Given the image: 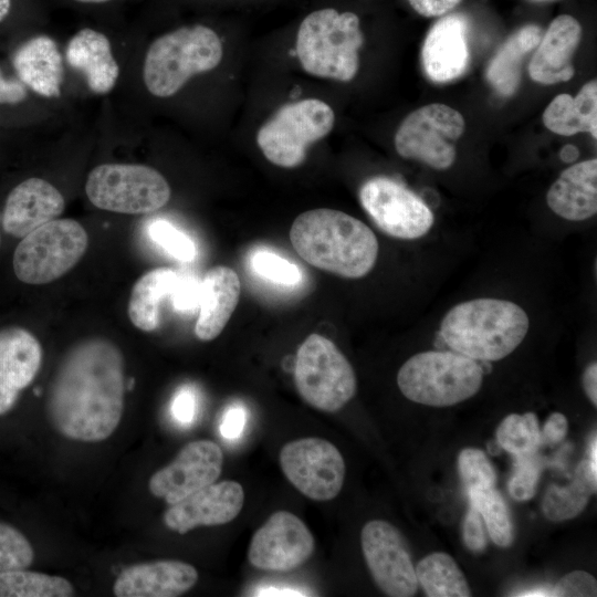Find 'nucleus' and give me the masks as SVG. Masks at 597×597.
<instances>
[{
  "label": "nucleus",
  "mask_w": 597,
  "mask_h": 597,
  "mask_svg": "<svg viewBox=\"0 0 597 597\" xmlns=\"http://www.w3.org/2000/svg\"><path fill=\"white\" fill-rule=\"evenodd\" d=\"M470 503L480 512L491 540L501 547H509L514 540V528L509 507L494 488L468 491Z\"/></svg>",
  "instance_id": "obj_33"
},
{
  "label": "nucleus",
  "mask_w": 597,
  "mask_h": 597,
  "mask_svg": "<svg viewBox=\"0 0 597 597\" xmlns=\"http://www.w3.org/2000/svg\"><path fill=\"white\" fill-rule=\"evenodd\" d=\"M64 208V197L51 182L24 179L9 191L0 212L4 237L17 241L56 219Z\"/></svg>",
  "instance_id": "obj_19"
},
{
  "label": "nucleus",
  "mask_w": 597,
  "mask_h": 597,
  "mask_svg": "<svg viewBox=\"0 0 597 597\" xmlns=\"http://www.w3.org/2000/svg\"><path fill=\"white\" fill-rule=\"evenodd\" d=\"M12 64L19 80L44 97L61 95L64 67L56 42L38 35L23 42L14 52Z\"/></svg>",
  "instance_id": "obj_25"
},
{
  "label": "nucleus",
  "mask_w": 597,
  "mask_h": 597,
  "mask_svg": "<svg viewBox=\"0 0 597 597\" xmlns=\"http://www.w3.org/2000/svg\"><path fill=\"white\" fill-rule=\"evenodd\" d=\"M290 240L305 262L347 279L368 274L379 251L377 238L367 224L328 208L297 216L290 229Z\"/></svg>",
  "instance_id": "obj_2"
},
{
  "label": "nucleus",
  "mask_w": 597,
  "mask_h": 597,
  "mask_svg": "<svg viewBox=\"0 0 597 597\" xmlns=\"http://www.w3.org/2000/svg\"><path fill=\"white\" fill-rule=\"evenodd\" d=\"M543 123L551 132L570 136L589 133L597 136V82L586 83L576 97L569 94L557 95L545 108Z\"/></svg>",
  "instance_id": "obj_27"
},
{
  "label": "nucleus",
  "mask_w": 597,
  "mask_h": 597,
  "mask_svg": "<svg viewBox=\"0 0 597 597\" xmlns=\"http://www.w3.org/2000/svg\"><path fill=\"white\" fill-rule=\"evenodd\" d=\"M585 394L594 406H597V364H589L583 374Z\"/></svg>",
  "instance_id": "obj_48"
},
{
  "label": "nucleus",
  "mask_w": 597,
  "mask_h": 597,
  "mask_svg": "<svg viewBox=\"0 0 597 597\" xmlns=\"http://www.w3.org/2000/svg\"><path fill=\"white\" fill-rule=\"evenodd\" d=\"M222 55V42L212 29L201 24L181 27L149 45L144 61V83L154 96H172L193 75L216 69Z\"/></svg>",
  "instance_id": "obj_4"
},
{
  "label": "nucleus",
  "mask_w": 597,
  "mask_h": 597,
  "mask_svg": "<svg viewBox=\"0 0 597 597\" xmlns=\"http://www.w3.org/2000/svg\"><path fill=\"white\" fill-rule=\"evenodd\" d=\"M124 396L121 349L106 338H87L61 360L48 392V418L67 439L103 441L119 425Z\"/></svg>",
  "instance_id": "obj_1"
},
{
  "label": "nucleus",
  "mask_w": 597,
  "mask_h": 597,
  "mask_svg": "<svg viewBox=\"0 0 597 597\" xmlns=\"http://www.w3.org/2000/svg\"><path fill=\"white\" fill-rule=\"evenodd\" d=\"M74 1L81 2V3H103L111 0H74Z\"/></svg>",
  "instance_id": "obj_54"
},
{
  "label": "nucleus",
  "mask_w": 597,
  "mask_h": 597,
  "mask_svg": "<svg viewBox=\"0 0 597 597\" xmlns=\"http://www.w3.org/2000/svg\"><path fill=\"white\" fill-rule=\"evenodd\" d=\"M582 32L579 22L572 15L555 18L532 56L528 65L531 78L545 85L570 80L575 72L573 56Z\"/></svg>",
  "instance_id": "obj_22"
},
{
  "label": "nucleus",
  "mask_w": 597,
  "mask_h": 597,
  "mask_svg": "<svg viewBox=\"0 0 597 597\" xmlns=\"http://www.w3.org/2000/svg\"><path fill=\"white\" fill-rule=\"evenodd\" d=\"M530 328L525 310L515 302L480 297L450 308L440 324L444 343L475 360L495 362L513 353Z\"/></svg>",
  "instance_id": "obj_3"
},
{
  "label": "nucleus",
  "mask_w": 597,
  "mask_h": 597,
  "mask_svg": "<svg viewBox=\"0 0 597 597\" xmlns=\"http://www.w3.org/2000/svg\"><path fill=\"white\" fill-rule=\"evenodd\" d=\"M359 201L376 226L392 238L419 239L434 222L432 211L421 198L388 177L365 181L359 189Z\"/></svg>",
  "instance_id": "obj_12"
},
{
  "label": "nucleus",
  "mask_w": 597,
  "mask_h": 597,
  "mask_svg": "<svg viewBox=\"0 0 597 597\" xmlns=\"http://www.w3.org/2000/svg\"><path fill=\"white\" fill-rule=\"evenodd\" d=\"M74 587L64 577L28 570L0 573V597H71Z\"/></svg>",
  "instance_id": "obj_32"
},
{
  "label": "nucleus",
  "mask_w": 597,
  "mask_h": 597,
  "mask_svg": "<svg viewBox=\"0 0 597 597\" xmlns=\"http://www.w3.org/2000/svg\"><path fill=\"white\" fill-rule=\"evenodd\" d=\"M549 209L568 221H584L597 212V159L566 168L546 195Z\"/></svg>",
  "instance_id": "obj_24"
},
{
  "label": "nucleus",
  "mask_w": 597,
  "mask_h": 597,
  "mask_svg": "<svg viewBox=\"0 0 597 597\" xmlns=\"http://www.w3.org/2000/svg\"><path fill=\"white\" fill-rule=\"evenodd\" d=\"M534 1H549V0H534Z\"/></svg>",
  "instance_id": "obj_56"
},
{
  "label": "nucleus",
  "mask_w": 597,
  "mask_h": 597,
  "mask_svg": "<svg viewBox=\"0 0 597 597\" xmlns=\"http://www.w3.org/2000/svg\"><path fill=\"white\" fill-rule=\"evenodd\" d=\"M294 381L300 396L312 407L335 412L354 396L355 371L337 346L320 334H311L297 349Z\"/></svg>",
  "instance_id": "obj_9"
},
{
  "label": "nucleus",
  "mask_w": 597,
  "mask_h": 597,
  "mask_svg": "<svg viewBox=\"0 0 597 597\" xmlns=\"http://www.w3.org/2000/svg\"><path fill=\"white\" fill-rule=\"evenodd\" d=\"M28 96L27 86L15 78L6 77L0 69V105L19 104Z\"/></svg>",
  "instance_id": "obj_46"
},
{
  "label": "nucleus",
  "mask_w": 597,
  "mask_h": 597,
  "mask_svg": "<svg viewBox=\"0 0 597 597\" xmlns=\"http://www.w3.org/2000/svg\"><path fill=\"white\" fill-rule=\"evenodd\" d=\"M241 283L237 272L224 265L208 270L200 282L199 316L195 333L201 341L214 339L223 331L239 302Z\"/></svg>",
  "instance_id": "obj_23"
},
{
  "label": "nucleus",
  "mask_w": 597,
  "mask_h": 597,
  "mask_svg": "<svg viewBox=\"0 0 597 597\" xmlns=\"http://www.w3.org/2000/svg\"><path fill=\"white\" fill-rule=\"evenodd\" d=\"M578 149L574 145H566L562 148L559 156L561 159L565 163H573L578 157Z\"/></svg>",
  "instance_id": "obj_50"
},
{
  "label": "nucleus",
  "mask_w": 597,
  "mask_h": 597,
  "mask_svg": "<svg viewBox=\"0 0 597 597\" xmlns=\"http://www.w3.org/2000/svg\"><path fill=\"white\" fill-rule=\"evenodd\" d=\"M596 486L597 475L593 474L588 459H584L567 485L552 484L547 488L542 503L544 515L553 522L576 517L588 504Z\"/></svg>",
  "instance_id": "obj_30"
},
{
  "label": "nucleus",
  "mask_w": 597,
  "mask_h": 597,
  "mask_svg": "<svg viewBox=\"0 0 597 597\" xmlns=\"http://www.w3.org/2000/svg\"><path fill=\"white\" fill-rule=\"evenodd\" d=\"M11 8V0H0V22L6 19Z\"/></svg>",
  "instance_id": "obj_53"
},
{
  "label": "nucleus",
  "mask_w": 597,
  "mask_h": 597,
  "mask_svg": "<svg viewBox=\"0 0 597 597\" xmlns=\"http://www.w3.org/2000/svg\"><path fill=\"white\" fill-rule=\"evenodd\" d=\"M43 358L38 337L21 324L0 326V416L11 411L33 383Z\"/></svg>",
  "instance_id": "obj_17"
},
{
  "label": "nucleus",
  "mask_w": 597,
  "mask_h": 597,
  "mask_svg": "<svg viewBox=\"0 0 597 597\" xmlns=\"http://www.w3.org/2000/svg\"><path fill=\"white\" fill-rule=\"evenodd\" d=\"M33 558V547L24 534L0 522V573L28 568Z\"/></svg>",
  "instance_id": "obj_36"
},
{
  "label": "nucleus",
  "mask_w": 597,
  "mask_h": 597,
  "mask_svg": "<svg viewBox=\"0 0 597 597\" xmlns=\"http://www.w3.org/2000/svg\"><path fill=\"white\" fill-rule=\"evenodd\" d=\"M458 470L467 492L472 489L495 485L496 473L494 467L480 449H463L458 457Z\"/></svg>",
  "instance_id": "obj_37"
},
{
  "label": "nucleus",
  "mask_w": 597,
  "mask_h": 597,
  "mask_svg": "<svg viewBox=\"0 0 597 597\" xmlns=\"http://www.w3.org/2000/svg\"><path fill=\"white\" fill-rule=\"evenodd\" d=\"M85 192L97 208L140 214L163 208L170 199L168 181L156 169L137 164H103L87 176Z\"/></svg>",
  "instance_id": "obj_10"
},
{
  "label": "nucleus",
  "mask_w": 597,
  "mask_h": 597,
  "mask_svg": "<svg viewBox=\"0 0 597 597\" xmlns=\"http://www.w3.org/2000/svg\"><path fill=\"white\" fill-rule=\"evenodd\" d=\"M519 596H528V597H535V596H554L553 594V590H548V589H543V588H537V589H532V590H527V591H523L521 594H519Z\"/></svg>",
  "instance_id": "obj_52"
},
{
  "label": "nucleus",
  "mask_w": 597,
  "mask_h": 597,
  "mask_svg": "<svg viewBox=\"0 0 597 597\" xmlns=\"http://www.w3.org/2000/svg\"><path fill=\"white\" fill-rule=\"evenodd\" d=\"M249 266L258 277L276 286L294 287L303 280L298 265L266 248L250 253Z\"/></svg>",
  "instance_id": "obj_35"
},
{
  "label": "nucleus",
  "mask_w": 597,
  "mask_h": 597,
  "mask_svg": "<svg viewBox=\"0 0 597 597\" xmlns=\"http://www.w3.org/2000/svg\"><path fill=\"white\" fill-rule=\"evenodd\" d=\"M463 541L467 547L474 553L483 552L486 547L482 516L472 503H470L463 520Z\"/></svg>",
  "instance_id": "obj_41"
},
{
  "label": "nucleus",
  "mask_w": 597,
  "mask_h": 597,
  "mask_svg": "<svg viewBox=\"0 0 597 597\" xmlns=\"http://www.w3.org/2000/svg\"><path fill=\"white\" fill-rule=\"evenodd\" d=\"M514 458V471L509 481V492L517 501H527L536 493L543 461L537 453Z\"/></svg>",
  "instance_id": "obj_39"
},
{
  "label": "nucleus",
  "mask_w": 597,
  "mask_h": 597,
  "mask_svg": "<svg viewBox=\"0 0 597 597\" xmlns=\"http://www.w3.org/2000/svg\"><path fill=\"white\" fill-rule=\"evenodd\" d=\"M543 35L541 27L527 24L514 32L490 61L486 78L502 96L513 95L521 82V63Z\"/></svg>",
  "instance_id": "obj_28"
},
{
  "label": "nucleus",
  "mask_w": 597,
  "mask_h": 597,
  "mask_svg": "<svg viewBox=\"0 0 597 597\" xmlns=\"http://www.w3.org/2000/svg\"><path fill=\"white\" fill-rule=\"evenodd\" d=\"M552 590L558 597H593L597 595V582L587 572L574 570L563 576Z\"/></svg>",
  "instance_id": "obj_40"
},
{
  "label": "nucleus",
  "mask_w": 597,
  "mask_h": 597,
  "mask_svg": "<svg viewBox=\"0 0 597 597\" xmlns=\"http://www.w3.org/2000/svg\"><path fill=\"white\" fill-rule=\"evenodd\" d=\"M66 61L84 74L95 94L111 92L117 82L119 66L108 38L100 31L91 28L77 31L67 43Z\"/></svg>",
  "instance_id": "obj_26"
},
{
  "label": "nucleus",
  "mask_w": 597,
  "mask_h": 597,
  "mask_svg": "<svg viewBox=\"0 0 597 597\" xmlns=\"http://www.w3.org/2000/svg\"><path fill=\"white\" fill-rule=\"evenodd\" d=\"M421 61L433 82L446 83L461 76L470 63L467 20L459 14L438 20L426 36Z\"/></svg>",
  "instance_id": "obj_20"
},
{
  "label": "nucleus",
  "mask_w": 597,
  "mask_h": 597,
  "mask_svg": "<svg viewBox=\"0 0 597 597\" xmlns=\"http://www.w3.org/2000/svg\"><path fill=\"white\" fill-rule=\"evenodd\" d=\"M464 127V118L457 109L432 103L413 111L402 121L395 135V148L402 158L444 170L455 160V143Z\"/></svg>",
  "instance_id": "obj_11"
},
{
  "label": "nucleus",
  "mask_w": 597,
  "mask_h": 597,
  "mask_svg": "<svg viewBox=\"0 0 597 597\" xmlns=\"http://www.w3.org/2000/svg\"><path fill=\"white\" fill-rule=\"evenodd\" d=\"M314 548V537L304 522L291 512L279 511L254 533L248 559L262 570L290 572L307 562Z\"/></svg>",
  "instance_id": "obj_15"
},
{
  "label": "nucleus",
  "mask_w": 597,
  "mask_h": 597,
  "mask_svg": "<svg viewBox=\"0 0 597 597\" xmlns=\"http://www.w3.org/2000/svg\"><path fill=\"white\" fill-rule=\"evenodd\" d=\"M4 238H6V237H4L2 227H1V216H0V250H1L2 241H3Z\"/></svg>",
  "instance_id": "obj_55"
},
{
  "label": "nucleus",
  "mask_w": 597,
  "mask_h": 597,
  "mask_svg": "<svg viewBox=\"0 0 597 597\" xmlns=\"http://www.w3.org/2000/svg\"><path fill=\"white\" fill-rule=\"evenodd\" d=\"M568 430L567 418L561 412H553L546 420L541 432L542 443L549 446L562 442Z\"/></svg>",
  "instance_id": "obj_45"
},
{
  "label": "nucleus",
  "mask_w": 597,
  "mask_h": 597,
  "mask_svg": "<svg viewBox=\"0 0 597 597\" xmlns=\"http://www.w3.org/2000/svg\"><path fill=\"white\" fill-rule=\"evenodd\" d=\"M88 237L73 219H53L17 240L10 264L24 285H42L61 277L84 255Z\"/></svg>",
  "instance_id": "obj_7"
},
{
  "label": "nucleus",
  "mask_w": 597,
  "mask_h": 597,
  "mask_svg": "<svg viewBox=\"0 0 597 597\" xmlns=\"http://www.w3.org/2000/svg\"><path fill=\"white\" fill-rule=\"evenodd\" d=\"M363 43L358 17L327 8L304 18L295 49L303 70L308 74L348 82L358 71V51Z\"/></svg>",
  "instance_id": "obj_5"
},
{
  "label": "nucleus",
  "mask_w": 597,
  "mask_h": 597,
  "mask_svg": "<svg viewBox=\"0 0 597 597\" xmlns=\"http://www.w3.org/2000/svg\"><path fill=\"white\" fill-rule=\"evenodd\" d=\"M243 503L242 485L235 481H221L171 504L164 513V523L179 534L197 526L222 525L238 516Z\"/></svg>",
  "instance_id": "obj_18"
},
{
  "label": "nucleus",
  "mask_w": 597,
  "mask_h": 597,
  "mask_svg": "<svg viewBox=\"0 0 597 597\" xmlns=\"http://www.w3.org/2000/svg\"><path fill=\"white\" fill-rule=\"evenodd\" d=\"M483 369L478 360L454 350H428L411 356L397 374V385L409 400L448 407L474 396L481 388Z\"/></svg>",
  "instance_id": "obj_6"
},
{
  "label": "nucleus",
  "mask_w": 597,
  "mask_h": 597,
  "mask_svg": "<svg viewBox=\"0 0 597 597\" xmlns=\"http://www.w3.org/2000/svg\"><path fill=\"white\" fill-rule=\"evenodd\" d=\"M308 594H305V593H302L300 590H296V589H291V588H274V587H269V588H262L258 591V594H255V596H306Z\"/></svg>",
  "instance_id": "obj_49"
},
{
  "label": "nucleus",
  "mask_w": 597,
  "mask_h": 597,
  "mask_svg": "<svg viewBox=\"0 0 597 597\" xmlns=\"http://www.w3.org/2000/svg\"><path fill=\"white\" fill-rule=\"evenodd\" d=\"M222 464L223 453L216 442L191 441L168 465L151 475L148 489L154 496L171 505L214 483L221 474Z\"/></svg>",
  "instance_id": "obj_16"
},
{
  "label": "nucleus",
  "mask_w": 597,
  "mask_h": 597,
  "mask_svg": "<svg viewBox=\"0 0 597 597\" xmlns=\"http://www.w3.org/2000/svg\"><path fill=\"white\" fill-rule=\"evenodd\" d=\"M198 580L197 569L175 559L132 565L114 582L116 597H175L191 589Z\"/></svg>",
  "instance_id": "obj_21"
},
{
  "label": "nucleus",
  "mask_w": 597,
  "mask_h": 597,
  "mask_svg": "<svg viewBox=\"0 0 597 597\" xmlns=\"http://www.w3.org/2000/svg\"><path fill=\"white\" fill-rule=\"evenodd\" d=\"M170 297L178 311L197 308L200 300V282L189 275H179Z\"/></svg>",
  "instance_id": "obj_42"
},
{
  "label": "nucleus",
  "mask_w": 597,
  "mask_h": 597,
  "mask_svg": "<svg viewBox=\"0 0 597 597\" xmlns=\"http://www.w3.org/2000/svg\"><path fill=\"white\" fill-rule=\"evenodd\" d=\"M589 467L594 475H597V441L596 434H594L589 446Z\"/></svg>",
  "instance_id": "obj_51"
},
{
  "label": "nucleus",
  "mask_w": 597,
  "mask_h": 597,
  "mask_svg": "<svg viewBox=\"0 0 597 597\" xmlns=\"http://www.w3.org/2000/svg\"><path fill=\"white\" fill-rule=\"evenodd\" d=\"M362 549L377 586L391 597H411L418 588L413 563L399 531L373 520L360 533Z\"/></svg>",
  "instance_id": "obj_14"
},
{
  "label": "nucleus",
  "mask_w": 597,
  "mask_h": 597,
  "mask_svg": "<svg viewBox=\"0 0 597 597\" xmlns=\"http://www.w3.org/2000/svg\"><path fill=\"white\" fill-rule=\"evenodd\" d=\"M247 417V409L243 405H230L220 420L219 431L221 436L230 441L239 439L244 431Z\"/></svg>",
  "instance_id": "obj_44"
},
{
  "label": "nucleus",
  "mask_w": 597,
  "mask_h": 597,
  "mask_svg": "<svg viewBox=\"0 0 597 597\" xmlns=\"http://www.w3.org/2000/svg\"><path fill=\"white\" fill-rule=\"evenodd\" d=\"M170 410L180 425L192 423L197 415V396L193 389L189 386L179 388L172 398Z\"/></svg>",
  "instance_id": "obj_43"
},
{
  "label": "nucleus",
  "mask_w": 597,
  "mask_h": 597,
  "mask_svg": "<svg viewBox=\"0 0 597 597\" xmlns=\"http://www.w3.org/2000/svg\"><path fill=\"white\" fill-rule=\"evenodd\" d=\"M496 442L514 457L537 453L542 440L536 415L526 412L505 417L496 429Z\"/></svg>",
  "instance_id": "obj_34"
},
{
  "label": "nucleus",
  "mask_w": 597,
  "mask_h": 597,
  "mask_svg": "<svg viewBox=\"0 0 597 597\" xmlns=\"http://www.w3.org/2000/svg\"><path fill=\"white\" fill-rule=\"evenodd\" d=\"M150 239L165 252L181 262H190L196 256L193 241L167 220H156L148 227Z\"/></svg>",
  "instance_id": "obj_38"
},
{
  "label": "nucleus",
  "mask_w": 597,
  "mask_h": 597,
  "mask_svg": "<svg viewBox=\"0 0 597 597\" xmlns=\"http://www.w3.org/2000/svg\"><path fill=\"white\" fill-rule=\"evenodd\" d=\"M334 123L335 114L327 103L301 100L280 107L258 130L256 144L272 164L294 168L305 160L308 146L324 138Z\"/></svg>",
  "instance_id": "obj_8"
},
{
  "label": "nucleus",
  "mask_w": 597,
  "mask_h": 597,
  "mask_svg": "<svg viewBox=\"0 0 597 597\" xmlns=\"http://www.w3.org/2000/svg\"><path fill=\"white\" fill-rule=\"evenodd\" d=\"M410 6L423 17H436L452 10L462 0H408Z\"/></svg>",
  "instance_id": "obj_47"
},
{
  "label": "nucleus",
  "mask_w": 597,
  "mask_h": 597,
  "mask_svg": "<svg viewBox=\"0 0 597 597\" xmlns=\"http://www.w3.org/2000/svg\"><path fill=\"white\" fill-rule=\"evenodd\" d=\"M179 274L169 268H157L143 274L133 285L127 313L133 325L151 332L159 324L160 302L171 296Z\"/></svg>",
  "instance_id": "obj_29"
},
{
  "label": "nucleus",
  "mask_w": 597,
  "mask_h": 597,
  "mask_svg": "<svg viewBox=\"0 0 597 597\" xmlns=\"http://www.w3.org/2000/svg\"><path fill=\"white\" fill-rule=\"evenodd\" d=\"M418 584L430 597H468L471 590L462 570L447 553L434 552L416 566Z\"/></svg>",
  "instance_id": "obj_31"
},
{
  "label": "nucleus",
  "mask_w": 597,
  "mask_h": 597,
  "mask_svg": "<svg viewBox=\"0 0 597 597\" xmlns=\"http://www.w3.org/2000/svg\"><path fill=\"white\" fill-rule=\"evenodd\" d=\"M280 465L286 479L305 496L329 501L341 492L345 462L338 449L321 438H303L285 443Z\"/></svg>",
  "instance_id": "obj_13"
}]
</instances>
